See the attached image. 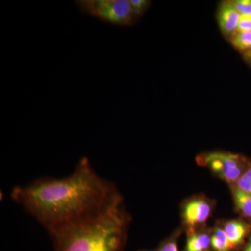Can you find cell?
Listing matches in <instances>:
<instances>
[{
    "mask_svg": "<svg viewBox=\"0 0 251 251\" xmlns=\"http://www.w3.org/2000/svg\"><path fill=\"white\" fill-rule=\"evenodd\" d=\"M11 197L50 235L98 216L124 200L115 185L99 176L86 156L80 158L69 176L41 178L16 186Z\"/></svg>",
    "mask_w": 251,
    "mask_h": 251,
    "instance_id": "6da1fadb",
    "label": "cell"
},
{
    "mask_svg": "<svg viewBox=\"0 0 251 251\" xmlns=\"http://www.w3.org/2000/svg\"><path fill=\"white\" fill-rule=\"evenodd\" d=\"M130 221L122 200L98 216L51 234L54 251H125Z\"/></svg>",
    "mask_w": 251,
    "mask_h": 251,
    "instance_id": "7a4b0ae2",
    "label": "cell"
},
{
    "mask_svg": "<svg viewBox=\"0 0 251 251\" xmlns=\"http://www.w3.org/2000/svg\"><path fill=\"white\" fill-rule=\"evenodd\" d=\"M82 14L117 26H132L136 22L129 0H76Z\"/></svg>",
    "mask_w": 251,
    "mask_h": 251,
    "instance_id": "3957f363",
    "label": "cell"
},
{
    "mask_svg": "<svg viewBox=\"0 0 251 251\" xmlns=\"http://www.w3.org/2000/svg\"><path fill=\"white\" fill-rule=\"evenodd\" d=\"M197 161L200 166L207 167L229 184H236L249 166L241 155L217 151L200 155Z\"/></svg>",
    "mask_w": 251,
    "mask_h": 251,
    "instance_id": "277c9868",
    "label": "cell"
},
{
    "mask_svg": "<svg viewBox=\"0 0 251 251\" xmlns=\"http://www.w3.org/2000/svg\"><path fill=\"white\" fill-rule=\"evenodd\" d=\"M214 204L204 196L188 199L182 206L183 222L188 227V232L198 230L204 226L212 214Z\"/></svg>",
    "mask_w": 251,
    "mask_h": 251,
    "instance_id": "5b68a950",
    "label": "cell"
},
{
    "mask_svg": "<svg viewBox=\"0 0 251 251\" xmlns=\"http://www.w3.org/2000/svg\"><path fill=\"white\" fill-rule=\"evenodd\" d=\"M240 16L232 1H223L220 3L216 18L220 30L227 39L237 32Z\"/></svg>",
    "mask_w": 251,
    "mask_h": 251,
    "instance_id": "8992f818",
    "label": "cell"
},
{
    "mask_svg": "<svg viewBox=\"0 0 251 251\" xmlns=\"http://www.w3.org/2000/svg\"><path fill=\"white\" fill-rule=\"evenodd\" d=\"M223 228L228 238L232 251L242 244L249 232L247 224L239 220L227 221Z\"/></svg>",
    "mask_w": 251,
    "mask_h": 251,
    "instance_id": "52a82bcc",
    "label": "cell"
},
{
    "mask_svg": "<svg viewBox=\"0 0 251 251\" xmlns=\"http://www.w3.org/2000/svg\"><path fill=\"white\" fill-rule=\"evenodd\" d=\"M210 249V234L198 229L188 232L185 251H209Z\"/></svg>",
    "mask_w": 251,
    "mask_h": 251,
    "instance_id": "ba28073f",
    "label": "cell"
},
{
    "mask_svg": "<svg viewBox=\"0 0 251 251\" xmlns=\"http://www.w3.org/2000/svg\"><path fill=\"white\" fill-rule=\"evenodd\" d=\"M234 204L243 215L251 219V196L237 186L233 189Z\"/></svg>",
    "mask_w": 251,
    "mask_h": 251,
    "instance_id": "9c48e42d",
    "label": "cell"
},
{
    "mask_svg": "<svg viewBox=\"0 0 251 251\" xmlns=\"http://www.w3.org/2000/svg\"><path fill=\"white\" fill-rule=\"evenodd\" d=\"M211 248L214 251H232L228 238L223 227H216L211 233Z\"/></svg>",
    "mask_w": 251,
    "mask_h": 251,
    "instance_id": "30bf717a",
    "label": "cell"
},
{
    "mask_svg": "<svg viewBox=\"0 0 251 251\" xmlns=\"http://www.w3.org/2000/svg\"><path fill=\"white\" fill-rule=\"evenodd\" d=\"M229 40L240 53L246 54L251 50V31H237Z\"/></svg>",
    "mask_w": 251,
    "mask_h": 251,
    "instance_id": "8fae6325",
    "label": "cell"
},
{
    "mask_svg": "<svg viewBox=\"0 0 251 251\" xmlns=\"http://www.w3.org/2000/svg\"><path fill=\"white\" fill-rule=\"evenodd\" d=\"M129 1L132 11L136 21L146 13L151 4V1L149 0H129Z\"/></svg>",
    "mask_w": 251,
    "mask_h": 251,
    "instance_id": "7c38bea8",
    "label": "cell"
},
{
    "mask_svg": "<svg viewBox=\"0 0 251 251\" xmlns=\"http://www.w3.org/2000/svg\"><path fill=\"white\" fill-rule=\"evenodd\" d=\"M236 186L244 192L251 196V166H249L247 171L236 183Z\"/></svg>",
    "mask_w": 251,
    "mask_h": 251,
    "instance_id": "4fadbf2b",
    "label": "cell"
},
{
    "mask_svg": "<svg viewBox=\"0 0 251 251\" xmlns=\"http://www.w3.org/2000/svg\"><path fill=\"white\" fill-rule=\"evenodd\" d=\"M232 2L241 16L251 15V0H233Z\"/></svg>",
    "mask_w": 251,
    "mask_h": 251,
    "instance_id": "5bb4252c",
    "label": "cell"
},
{
    "mask_svg": "<svg viewBox=\"0 0 251 251\" xmlns=\"http://www.w3.org/2000/svg\"><path fill=\"white\" fill-rule=\"evenodd\" d=\"M237 31H251V15L240 16Z\"/></svg>",
    "mask_w": 251,
    "mask_h": 251,
    "instance_id": "9a60e30c",
    "label": "cell"
},
{
    "mask_svg": "<svg viewBox=\"0 0 251 251\" xmlns=\"http://www.w3.org/2000/svg\"><path fill=\"white\" fill-rule=\"evenodd\" d=\"M158 251H179L176 239H167L164 242L162 243Z\"/></svg>",
    "mask_w": 251,
    "mask_h": 251,
    "instance_id": "2e32d148",
    "label": "cell"
},
{
    "mask_svg": "<svg viewBox=\"0 0 251 251\" xmlns=\"http://www.w3.org/2000/svg\"><path fill=\"white\" fill-rule=\"evenodd\" d=\"M244 59H245L247 62L251 64V50H249V52H247V53L244 54Z\"/></svg>",
    "mask_w": 251,
    "mask_h": 251,
    "instance_id": "e0dca14e",
    "label": "cell"
},
{
    "mask_svg": "<svg viewBox=\"0 0 251 251\" xmlns=\"http://www.w3.org/2000/svg\"><path fill=\"white\" fill-rule=\"evenodd\" d=\"M251 251V236L250 239H249V242H248L247 246L244 248V251Z\"/></svg>",
    "mask_w": 251,
    "mask_h": 251,
    "instance_id": "ac0fdd59",
    "label": "cell"
},
{
    "mask_svg": "<svg viewBox=\"0 0 251 251\" xmlns=\"http://www.w3.org/2000/svg\"></svg>",
    "mask_w": 251,
    "mask_h": 251,
    "instance_id": "d6986e66",
    "label": "cell"
}]
</instances>
